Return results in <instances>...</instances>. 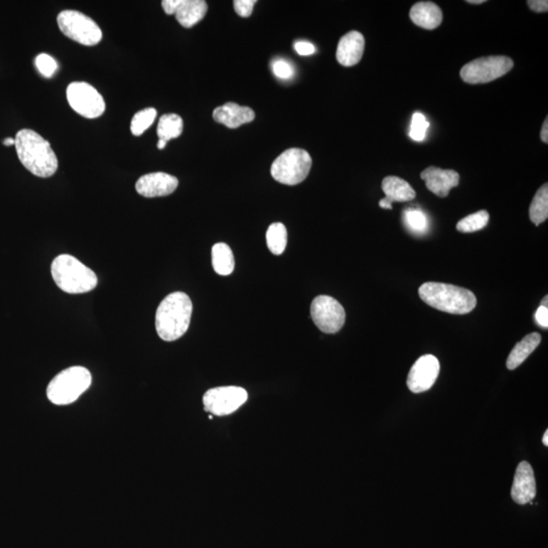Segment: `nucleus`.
Listing matches in <instances>:
<instances>
[{
	"instance_id": "e433bc0d",
	"label": "nucleus",
	"mask_w": 548,
	"mask_h": 548,
	"mask_svg": "<svg viewBox=\"0 0 548 548\" xmlns=\"http://www.w3.org/2000/svg\"><path fill=\"white\" fill-rule=\"evenodd\" d=\"M542 139L544 144H548V119H545L542 125Z\"/></svg>"
},
{
	"instance_id": "9d476101",
	"label": "nucleus",
	"mask_w": 548,
	"mask_h": 548,
	"mask_svg": "<svg viewBox=\"0 0 548 548\" xmlns=\"http://www.w3.org/2000/svg\"><path fill=\"white\" fill-rule=\"evenodd\" d=\"M311 316L324 333H338L345 323V311L341 303L329 296H318L311 305Z\"/></svg>"
},
{
	"instance_id": "4be33fe9",
	"label": "nucleus",
	"mask_w": 548,
	"mask_h": 548,
	"mask_svg": "<svg viewBox=\"0 0 548 548\" xmlns=\"http://www.w3.org/2000/svg\"><path fill=\"white\" fill-rule=\"evenodd\" d=\"M211 262L215 272L220 275H230L235 269V258L232 249L225 243H217L211 249Z\"/></svg>"
},
{
	"instance_id": "f3484780",
	"label": "nucleus",
	"mask_w": 548,
	"mask_h": 548,
	"mask_svg": "<svg viewBox=\"0 0 548 548\" xmlns=\"http://www.w3.org/2000/svg\"><path fill=\"white\" fill-rule=\"evenodd\" d=\"M365 51V38L357 31H352L338 43L336 58L339 64L350 68L360 63Z\"/></svg>"
},
{
	"instance_id": "4c0bfd02",
	"label": "nucleus",
	"mask_w": 548,
	"mask_h": 548,
	"mask_svg": "<svg viewBox=\"0 0 548 548\" xmlns=\"http://www.w3.org/2000/svg\"><path fill=\"white\" fill-rule=\"evenodd\" d=\"M2 144H4V146H14V144H16V139H13V137H7V139H4Z\"/></svg>"
},
{
	"instance_id": "dca6fc26",
	"label": "nucleus",
	"mask_w": 548,
	"mask_h": 548,
	"mask_svg": "<svg viewBox=\"0 0 548 548\" xmlns=\"http://www.w3.org/2000/svg\"><path fill=\"white\" fill-rule=\"evenodd\" d=\"M382 189L386 197L380 200L379 205L384 210H392L393 203H407L417 196L409 183L399 177H386L382 182Z\"/></svg>"
},
{
	"instance_id": "ddd939ff",
	"label": "nucleus",
	"mask_w": 548,
	"mask_h": 548,
	"mask_svg": "<svg viewBox=\"0 0 548 548\" xmlns=\"http://www.w3.org/2000/svg\"><path fill=\"white\" fill-rule=\"evenodd\" d=\"M178 184L177 178L167 173H151L137 180L135 189L141 196L154 198L170 195L177 189Z\"/></svg>"
},
{
	"instance_id": "c9c22d12",
	"label": "nucleus",
	"mask_w": 548,
	"mask_h": 548,
	"mask_svg": "<svg viewBox=\"0 0 548 548\" xmlns=\"http://www.w3.org/2000/svg\"><path fill=\"white\" fill-rule=\"evenodd\" d=\"M179 2L180 0H163L162 2L163 11L167 14H175Z\"/></svg>"
},
{
	"instance_id": "7ed1b4c3",
	"label": "nucleus",
	"mask_w": 548,
	"mask_h": 548,
	"mask_svg": "<svg viewBox=\"0 0 548 548\" xmlns=\"http://www.w3.org/2000/svg\"><path fill=\"white\" fill-rule=\"evenodd\" d=\"M419 294L424 303L449 314H468L478 303L476 295L469 289L442 282H426Z\"/></svg>"
},
{
	"instance_id": "79ce46f5",
	"label": "nucleus",
	"mask_w": 548,
	"mask_h": 548,
	"mask_svg": "<svg viewBox=\"0 0 548 548\" xmlns=\"http://www.w3.org/2000/svg\"><path fill=\"white\" fill-rule=\"evenodd\" d=\"M547 301H548V296H544V299L542 301V303H540V307H544L547 308Z\"/></svg>"
},
{
	"instance_id": "2eb2a0df",
	"label": "nucleus",
	"mask_w": 548,
	"mask_h": 548,
	"mask_svg": "<svg viewBox=\"0 0 548 548\" xmlns=\"http://www.w3.org/2000/svg\"><path fill=\"white\" fill-rule=\"evenodd\" d=\"M422 180L426 181V188L439 197H447L450 190L459 185V174L454 170H443L440 168L431 167L422 171Z\"/></svg>"
},
{
	"instance_id": "5701e85b",
	"label": "nucleus",
	"mask_w": 548,
	"mask_h": 548,
	"mask_svg": "<svg viewBox=\"0 0 548 548\" xmlns=\"http://www.w3.org/2000/svg\"><path fill=\"white\" fill-rule=\"evenodd\" d=\"M182 118L177 114H166L160 118L159 121L158 132L159 139L169 141L171 139H177L183 132Z\"/></svg>"
},
{
	"instance_id": "473e14b6",
	"label": "nucleus",
	"mask_w": 548,
	"mask_h": 548,
	"mask_svg": "<svg viewBox=\"0 0 548 548\" xmlns=\"http://www.w3.org/2000/svg\"><path fill=\"white\" fill-rule=\"evenodd\" d=\"M295 50L296 53L301 56H309L316 52L314 45L307 41H298L295 43Z\"/></svg>"
},
{
	"instance_id": "f8f14e48",
	"label": "nucleus",
	"mask_w": 548,
	"mask_h": 548,
	"mask_svg": "<svg viewBox=\"0 0 548 548\" xmlns=\"http://www.w3.org/2000/svg\"><path fill=\"white\" fill-rule=\"evenodd\" d=\"M440 369V362L435 355H422L410 369L407 377L408 388L414 393L426 392L436 383Z\"/></svg>"
},
{
	"instance_id": "f257e3e1",
	"label": "nucleus",
	"mask_w": 548,
	"mask_h": 548,
	"mask_svg": "<svg viewBox=\"0 0 548 548\" xmlns=\"http://www.w3.org/2000/svg\"><path fill=\"white\" fill-rule=\"evenodd\" d=\"M16 154L23 167L37 177L55 174L58 160L48 141L34 130L21 129L16 136Z\"/></svg>"
},
{
	"instance_id": "f704fd0d",
	"label": "nucleus",
	"mask_w": 548,
	"mask_h": 548,
	"mask_svg": "<svg viewBox=\"0 0 548 548\" xmlns=\"http://www.w3.org/2000/svg\"><path fill=\"white\" fill-rule=\"evenodd\" d=\"M527 4L535 13H547L548 9L547 0H529Z\"/></svg>"
},
{
	"instance_id": "0eeeda50",
	"label": "nucleus",
	"mask_w": 548,
	"mask_h": 548,
	"mask_svg": "<svg viewBox=\"0 0 548 548\" xmlns=\"http://www.w3.org/2000/svg\"><path fill=\"white\" fill-rule=\"evenodd\" d=\"M57 23L66 37L85 46H95L103 38L98 23L80 11H61L57 16Z\"/></svg>"
},
{
	"instance_id": "412c9836",
	"label": "nucleus",
	"mask_w": 548,
	"mask_h": 548,
	"mask_svg": "<svg viewBox=\"0 0 548 548\" xmlns=\"http://www.w3.org/2000/svg\"><path fill=\"white\" fill-rule=\"evenodd\" d=\"M542 343V335L537 332L534 333L528 334L525 338L522 339L520 343H517L510 353L509 358L507 360V367L511 371L517 369L519 365L523 364L526 360L528 359L529 355H531L537 346Z\"/></svg>"
},
{
	"instance_id": "a19ab883",
	"label": "nucleus",
	"mask_w": 548,
	"mask_h": 548,
	"mask_svg": "<svg viewBox=\"0 0 548 548\" xmlns=\"http://www.w3.org/2000/svg\"><path fill=\"white\" fill-rule=\"evenodd\" d=\"M542 442L545 446H548V431H545L544 436H543Z\"/></svg>"
},
{
	"instance_id": "6e6552de",
	"label": "nucleus",
	"mask_w": 548,
	"mask_h": 548,
	"mask_svg": "<svg viewBox=\"0 0 548 548\" xmlns=\"http://www.w3.org/2000/svg\"><path fill=\"white\" fill-rule=\"evenodd\" d=\"M513 66L514 61L507 56L481 57L465 64L460 77L467 84H486L507 75Z\"/></svg>"
},
{
	"instance_id": "9b49d317",
	"label": "nucleus",
	"mask_w": 548,
	"mask_h": 548,
	"mask_svg": "<svg viewBox=\"0 0 548 548\" xmlns=\"http://www.w3.org/2000/svg\"><path fill=\"white\" fill-rule=\"evenodd\" d=\"M247 399L248 393L241 387H217L204 394V409L217 417H224L236 412Z\"/></svg>"
},
{
	"instance_id": "ea45409f",
	"label": "nucleus",
	"mask_w": 548,
	"mask_h": 548,
	"mask_svg": "<svg viewBox=\"0 0 548 548\" xmlns=\"http://www.w3.org/2000/svg\"><path fill=\"white\" fill-rule=\"evenodd\" d=\"M467 2L471 4H485V0H468V1Z\"/></svg>"
},
{
	"instance_id": "c756f323",
	"label": "nucleus",
	"mask_w": 548,
	"mask_h": 548,
	"mask_svg": "<svg viewBox=\"0 0 548 548\" xmlns=\"http://www.w3.org/2000/svg\"><path fill=\"white\" fill-rule=\"evenodd\" d=\"M35 63L39 72L45 77H51L58 68L55 59L46 53H41L36 57Z\"/></svg>"
},
{
	"instance_id": "72a5a7b5",
	"label": "nucleus",
	"mask_w": 548,
	"mask_h": 548,
	"mask_svg": "<svg viewBox=\"0 0 548 548\" xmlns=\"http://www.w3.org/2000/svg\"><path fill=\"white\" fill-rule=\"evenodd\" d=\"M535 319L537 324L543 328L548 327V309L544 307L538 308L535 313Z\"/></svg>"
},
{
	"instance_id": "bb28decb",
	"label": "nucleus",
	"mask_w": 548,
	"mask_h": 548,
	"mask_svg": "<svg viewBox=\"0 0 548 548\" xmlns=\"http://www.w3.org/2000/svg\"><path fill=\"white\" fill-rule=\"evenodd\" d=\"M490 220V213L486 210L478 211L462 218L457 224V230L461 232H474L485 227Z\"/></svg>"
},
{
	"instance_id": "20e7f679",
	"label": "nucleus",
	"mask_w": 548,
	"mask_h": 548,
	"mask_svg": "<svg viewBox=\"0 0 548 548\" xmlns=\"http://www.w3.org/2000/svg\"><path fill=\"white\" fill-rule=\"evenodd\" d=\"M51 274L57 286L71 295L89 293L98 284V277L91 268L68 254L53 260Z\"/></svg>"
},
{
	"instance_id": "58836bf2",
	"label": "nucleus",
	"mask_w": 548,
	"mask_h": 548,
	"mask_svg": "<svg viewBox=\"0 0 548 548\" xmlns=\"http://www.w3.org/2000/svg\"><path fill=\"white\" fill-rule=\"evenodd\" d=\"M168 142L165 141H162V139H159L158 142V149H163L166 148V146H167Z\"/></svg>"
},
{
	"instance_id": "aec40b11",
	"label": "nucleus",
	"mask_w": 548,
	"mask_h": 548,
	"mask_svg": "<svg viewBox=\"0 0 548 548\" xmlns=\"http://www.w3.org/2000/svg\"><path fill=\"white\" fill-rule=\"evenodd\" d=\"M208 9L204 0H180L175 16L182 27L189 28L203 20Z\"/></svg>"
},
{
	"instance_id": "39448f33",
	"label": "nucleus",
	"mask_w": 548,
	"mask_h": 548,
	"mask_svg": "<svg viewBox=\"0 0 548 548\" xmlns=\"http://www.w3.org/2000/svg\"><path fill=\"white\" fill-rule=\"evenodd\" d=\"M92 375L84 367H71L59 372L47 387V397L56 405H68L77 401L90 388Z\"/></svg>"
},
{
	"instance_id": "6ab92c4d",
	"label": "nucleus",
	"mask_w": 548,
	"mask_h": 548,
	"mask_svg": "<svg viewBox=\"0 0 548 548\" xmlns=\"http://www.w3.org/2000/svg\"><path fill=\"white\" fill-rule=\"evenodd\" d=\"M409 16L414 25L426 30H435L443 21L442 9L431 1L415 4L410 9Z\"/></svg>"
},
{
	"instance_id": "7c9ffc66",
	"label": "nucleus",
	"mask_w": 548,
	"mask_h": 548,
	"mask_svg": "<svg viewBox=\"0 0 548 548\" xmlns=\"http://www.w3.org/2000/svg\"><path fill=\"white\" fill-rule=\"evenodd\" d=\"M272 71L277 77L281 80H289L294 75V68L291 64L284 60H276L272 63Z\"/></svg>"
},
{
	"instance_id": "cd10ccee",
	"label": "nucleus",
	"mask_w": 548,
	"mask_h": 548,
	"mask_svg": "<svg viewBox=\"0 0 548 548\" xmlns=\"http://www.w3.org/2000/svg\"><path fill=\"white\" fill-rule=\"evenodd\" d=\"M156 117V110L154 108H146L139 111L134 116L130 125V130L135 136L144 134L146 130L155 122Z\"/></svg>"
},
{
	"instance_id": "423d86ee",
	"label": "nucleus",
	"mask_w": 548,
	"mask_h": 548,
	"mask_svg": "<svg viewBox=\"0 0 548 548\" xmlns=\"http://www.w3.org/2000/svg\"><path fill=\"white\" fill-rule=\"evenodd\" d=\"M312 159L307 151L289 149L275 159L272 166V176L284 185L300 184L309 175Z\"/></svg>"
},
{
	"instance_id": "1a4fd4ad",
	"label": "nucleus",
	"mask_w": 548,
	"mask_h": 548,
	"mask_svg": "<svg viewBox=\"0 0 548 548\" xmlns=\"http://www.w3.org/2000/svg\"><path fill=\"white\" fill-rule=\"evenodd\" d=\"M66 96L71 108L87 119H95L105 112L103 97L87 82H72L68 85Z\"/></svg>"
},
{
	"instance_id": "c85d7f7f",
	"label": "nucleus",
	"mask_w": 548,
	"mask_h": 548,
	"mask_svg": "<svg viewBox=\"0 0 548 548\" xmlns=\"http://www.w3.org/2000/svg\"><path fill=\"white\" fill-rule=\"evenodd\" d=\"M429 127V123L426 117L421 113H414L412 116V127H410V137L415 141H424Z\"/></svg>"
},
{
	"instance_id": "f03ea898",
	"label": "nucleus",
	"mask_w": 548,
	"mask_h": 548,
	"mask_svg": "<svg viewBox=\"0 0 548 548\" xmlns=\"http://www.w3.org/2000/svg\"><path fill=\"white\" fill-rule=\"evenodd\" d=\"M192 306L188 295L182 291L170 294L160 303L156 314V329L165 341H175L188 331Z\"/></svg>"
},
{
	"instance_id": "a878e982",
	"label": "nucleus",
	"mask_w": 548,
	"mask_h": 548,
	"mask_svg": "<svg viewBox=\"0 0 548 548\" xmlns=\"http://www.w3.org/2000/svg\"><path fill=\"white\" fill-rule=\"evenodd\" d=\"M403 218H404L405 227L414 234L422 235L428 232V217L419 208H408L403 213Z\"/></svg>"
},
{
	"instance_id": "b1692460",
	"label": "nucleus",
	"mask_w": 548,
	"mask_h": 548,
	"mask_svg": "<svg viewBox=\"0 0 548 548\" xmlns=\"http://www.w3.org/2000/svg\"><path fill=\"white\" fill-rule=\"evenodd\" d=\"M529 217L536 225L542 224L548 217V185L545 183L538 191L530 204Z\"/></svg>"
},
{
	"instance_id": "393cba45",
	"label": "nucleus",
	"mask_w": 548,
	"mask_h": 548,
	"mask_svg": "<svg viewBox=\"0 0 548 548\" xmlns=\"http://www.w3.org/2000/svg\"><path fill=\"white\" fill-rule=\"evenodd\" d=\"M267 243L270 252L274 255H281L286 250L288 243V232L281 222L270 225L267 232Z\"/></svg>"
},
{
	"instance_id": "4468645a",
	"label": "nucleus",
	"mask_w": 548,
	"mask_h": 548,
	"mask_svg": "<svg viewBox=\"0 0 548 548\" xmlns=\"http://www.w3.org/2000/svg\"><path fill=\"white\" fill-rule=\"evenodd\" d=\"M536 480L532 466L526 461L520 462L515 473L511 495L519 505L531 504L536 497Z\"/></svg>"
},
{
	"instance_id": "a211bd4d",
	"label": "nucleus",
	"mask_w": 548,
	"mask_h": 548,
	"mask_svg": "<svg viewBox=\"0 0 548 548\" xmlns=\"http://www.w3.org/2000/svg\"><path fill=\"white\" fill-rule=\"evenodd\" d=\"M213 119L225 127L238 128L255 119V113L249 107L240 106L238 104L230 103L217 107L213 111Z\"/></svg>"
},
{
	"instance_id": "2f4dec72",
	"label": "nucleus",
	"mask_w": 548,
	"mask_h": 548,
	"mask_svg": "<svg viewBox=\"0 0 548 548\" xmlns=\"http://www.w3.org/2000/svg\"><path fill=\"white\" fill-rule=\"evenodd\" d=\"M255 4L256 0H235V11L242 18H249L252 14Z\"/></svg>"
}]
</instances>
